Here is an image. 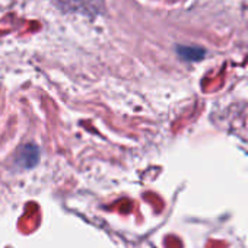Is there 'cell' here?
<instances>
[{
  "mask_svg": "<svg viewBox=\"0 0 248 248\" xmlns=\"http://www.w3.org/2000/svg\"><path fill=\"white\" fill-rule=\"evenodd\" d=\"M40 161V149L35 145H25L22 146L15 156V165L30 170L35 167Z\"/></svg>",
  "mask_w": 248,
  "mask_h": 248,
  "instance_id": "cell-1",
  "label": "cell"
},
{
  "mask_svg": "<svg viewBox=\"0 0 248 248\" xmlns=\"http://www.w3.org/2000/svg\"><path fill=\"white\" fill-rule=\"evenodd\" d=\"M177 53L178 56L183 59V60H187V62H197L200 59L204 57L206 51L200 47H187V46H178L177 47Z\"/></svg>",
  "mask_w": 248,
  "mask_h": 248,
  "instance_id": "cell-2",
  "label": "cell"
}]
</instances>
